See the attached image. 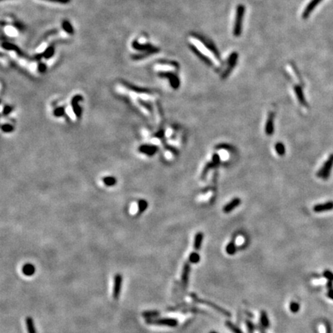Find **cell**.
Returning <instances> with one entry per match:
<instances>
[{
  "mask_svg": "<svg viewBox=\"0 0 333 333\" xmlns=\"http://www.w3.org/2000/svg\"><path fill=\"white\" fill-rule=\"evenodd\" d=\"M215 167H217V166L215 164V163H214L213 161L211 162H208V163L207 164L205 165V167H204L203 169V171H202V174H201V179L202 180H204V179L205 178L206 176L207 175V174H208V172L210 171L211 169L215 168Z\"/></svg>",
  "mask_w": 333,
  "mask_h": 333,
  "instance_id": "obj_18",
  "label": "cell"
},
{
  "mask_svg": "<svg viewBox=\"0 0 333 333\" xmlns=\"http://www.w3.org/2000/svg\"><path fill=\"white\" fill-rule=\"evenodd\" d=\"M265 133L268 136H272L274 132V113H269L265 123Z\"/></svg>",
  "mask_w": 333,
  "mask_h": 333,
  "instance_id": "obj_9",
  "label": "cell"
},
{
  "mask_svg": "<svg viewBox=\"0 0 333 333\" xmlns=\"http://www.w3.org/2000/svg\"><path fill=\"white\" fill-rule=\"evenodd\" d=\"M260 322L262 327L264 329H268L270 326V322H269L268 316L267 312L265 311H262L260 313Z\"/></svg>",
  "mask_w": 333,
  "mask_h": 333,
  "instance_id": "obj_16",
  "label": "cell"
},
{
  "mask_svg": "<svg viewBox=\"0 0 333 333\" xmlns=\"http://www.w3.org/2000/svg\"><path fill=\"white\" fill-rule=\"evenodd\" d=\"M333 167V153L329 157L325 163L324 164L322 168L318 171L317 176L319 177H322L324 180H327L330 175L331 170Z\"/></svg>",
  "mask_w": 333,
  "mask_h": 333,
  "instance_id": "obj_5",
  "label": "cell"
},
{
  "mask_svg": "<svg viewBox=\"0 0 333 333\" xmlns=\"http://www.w3.org/2000/svg\"><path fill=\"white\" fill-rule=\"evenodd\" d=\"M190 265L189 262L185 263L183 267V271L181 274V287L183 291H186L187 285H188L189 282V276H190Z\"/></svg>",
  "mask_w": 333,
  "mask_h": 333,
  "instance_id": "obj_8",
  "label": "cell"
},
{
  "mask_svg": "<svg viewBox=\"0 0 333 333\" xmlns=\"http://www.w3.org/2000/svg\"><path fill=\"white\" fill-rule=\"evenodd\" d=\"M333 210V201H328L323 204H318L313 207V211L316 213H322Z\"/></svg>",
  "mask_w": 333,
  "mask_h": 333,
  "instance_id": "obj_11",
  "label": "cell"
},
{
  "mask_svg": "<svg viewBox=\"0 0 333 333\" xmlns=\"http://www.w3.org/2000/svg\"><path fill=\"white\" fill-rule=\"evenodd\" d=\"M190 39V43H192V49L207 64L213 65L219 63V53L213 43H211L208 39H206L199 35H192Z\"/></svg>",
  "mask_w": 333,
  "mask_h": 333,
  "instance_id": "obj_1",
  "label": "cell"
},
{
  "mask_svg": "<svg viewBox=\"0 0 333 333\" xmlns=\"http://www.w3.org/2000/svg\"><path fill=\"white\" fill-rule=\"evenodd\" d=\"M289 308H290L291 312H293V313H296V312H298L299 311V309H300V306H299V303L293 302H292V303L290 304V306H289Z\"/></svg>",
  "mask_w": 333,
  "mask_h": 333,
  "instance_id": "obj_25",
  "label": "cell"
},
{
  "mask_svg": "<svg viewBox=\"0 0 333 333\" xmlns=\"http://www.w3.org/2000/svg\"><path fill=\"white\" fill-rule=\"evenodd\" d=\"M225 325H226V326H227V327L228 328V329H230V330L232 331L233 333H244L240 328L237 327V325H235V324L232 323V322H230V321H226Z\"/></svg>",
  "mask_w": 333,
  "mask_h": 333,
  "instance_id": "obj_22",
  "label": "cell"
},
{
  "mask_svg": "<svg viewBox=\"0 0 333 333\" xmlns=\"http://www.w3.org/2000/svg\"><path fill=\"white\" fill-rule=\"evenodd\" d=\"M45 1L52 2V3H61V4H66V3H70V0H45Z\"/></svg>",
  "mask_w": 333,
  "mask_h": 333,
  "instance_id": "obj_28",
  "label": "cell"
},
{
  "mask_svg": "<svg viewBox=\"0 0 333 333\" xmlns=\"http://www.w3.org/2000/svg\"><path fill=\"white\" fill-rule=\"evenodd\" d=\"M210 333H218V332H211Z\"/></svg>",
  "mask_w": 333,
  "mask_h": 333,
  "instance_id": "obj_29",
  "label": "cell"
},
{
  "mask_svg": "<svg viewBox=\"0 0 333 333\" xmlns=\"http://www.w3.org/2000/svg\"><path fill=\"white\" fill-rule=\"evenodd\" d=\"M244 14H245V7H244L243 5H238L237 7V9H236L235 23H234V36H239L241 35V33H242Z\"/></svg>",
  "mask_w": 333,
  "mask_h": 333,
  "instance_id": "obj_3",
  "label": "cell"
},
{
  "mask_svg": "<svg viewBox=\"0 0 333 333\" xmlns=\"http://www.w3.org/2000/svg\"><path fill=\"white\" fill-rule=\"evenodd\" d=\"M322 0H311L310 3L307 5V6L305 7V9H304L303 13H302V17L304 19H306L307 17H309V15L311 14V13L312 12L315 8L319 4V3H321Z\"/></svg>",
  "mask_w": 333,
  "mask_h": 333,
  "instance_id": "obj_12",
  "label": "cell"
},
{
  "mask_svg": "<svg viewBox=\"0 0 333 333\" xmlns=\"http://www.w3.org/2000/svg\"><path fill=\"white\" fill-rule=\"evenodd\" d=\"M63 28H64V29L66 30V32H68L69 33H73V28H72V26H70V24L69 23H65L64 24H63Z\"/></svg>",
  "mask_w": 333,
  "mask_h": 333,
  "instance_id": "obj_27",
  "label": "cell"
},
{
  "mask_svg": "<svg viewBox=\"0 0 333 333\" xmlns=\"http://www.w3.org/2000/svg\"><path fill=\"white\" fill-rule=\"evenodd\" d=\"M190 298H191V299H193L194 302H196V303L205 304V305L209 306V307L212 308V309H215V310L217 311V312H219V313L222 314L223 315L226 316V317H228V318L232 317V314H231L230 312H228L227 310H226V309H224V308L221 307V306H219V305H217V304H215L214 302H211V301L205 300V299H200V298H199L198 296H197V294H195V293H190Z\"/></svg>",
  "mask_w": 333,
  "mask_h": 333,
  "instance_id": "obj_2",
  "label": "cell"
},
{
  "mask_svg": "<svg viewBox=\"0 0 333 333\" xmlns=\"http://www.w3.org/2000/svg\"><path fill=\"white\" fill-rule=\"evenodd\" d=\"M122 282H123V276L121 274L117 273L115 274L114 279H113V298L115 300H118L120 298V292H121Z\"/></svg>",
  "mask_w": 333,
  "mask_h": 333,
  "instance_id": "obj_6",
  "label": "cell"
},
{
  "mask_svg": "<svg viewBox=\"0 0 333 333\" xmlns=\"http://www.w3.org/2000/svg\"><path fill=\"white\" fill-rule=\"evenodd\" d=\"M200 255H199L198 253H197V252H191V253L190 254V255H189V262H190V263H198V262H200Z\"/></svg>",
  "mask_w": 333,
  "mask_h": 333,
  "instance_id": "obj_23",
  "label": "cell"
},
{
  "mask_svg": "<svg viewBox=\"0 0 333 333\" xmlns=\"http://www.w3.org/2000/svg\"><path fill=\"white\" fill-rule=\"evenodd\" d=\"M237 59V54L236 53H232V54L229 56V58L227 59V65H226V68H225V71L222 73V75H221L222 78L225 79L226 77H227V76H228L229 74H230L232 70H233V67L235 66Z\"/></svg>",
  "mask_w": 333,
  "mask_h": 333,
  "instance_id": "obj_7",
  "label": "cell"
},
{
  "mask_svg": "<svg viewBox=\"0 0 333 333\" xmlns=\"http://www.w3.org/2000/svg\"><path fill=\"white\" fill-rule=\"evenodd\" d=\"M274 149H275V151L278 154L280 157H283L285 154V146L283 143L282 142H278L274 146Z\"/></svg>",
  "mask_w": 333,
  "mask_h": 333,
  "instance_id": "obj_20",
  "label": "cell"
},
{
  "mask_svg": "<svg viewBox=\"0 0 333 333\" xmlns=\"http://www.w3.org/2000/svg\"><path fill=\"white\" fill-rule=\"evenodd\" d=\"M141 315L144 317L146 319H153L155 317H158L160 315V312L157 310L153 311H144L141 313Z\"/></svg>",
  "mask_w": 333,
  "mask_h": 333,
  "instance_id": "obj_19",
  "label": "cell"
},
{
  "mask_svg": "<svg viewBox=\"0 0 333 333\" xmlns=\"http://www.w3.org/2000/svg\"><path fill=\"white\" fill-rule=\"evenodd\" d=\"M262 333H265V332H262Z\"/></svg>",
  "mask_w": 333,
  "mask_h": 333,
  "instance_id": "obj_30",
  "label": "cell"
},
{
  "mask_svg": "<svg viewBox=\"0 0 333 333\" xmlns=\"http://www.w3.org/2000/svg\"><path fill=\"white\" fill-rule=\"evenodd\" d=\"M22 272L25 276L30 277L36 273V268L31 263H26L22 267Z\"/></svg>",
  "mask_w": 333,
  "mask_h": 333,
  "instance_id": "obj_14",
  "label": "cell"
},
{
  "mask_svg": "<svg viewBox=\"0 0 333 333\" xmlns=\"http://www.w3.org/2000/svg\"><path fill=\"white\" fill-rule=\"evenodd\" d=\"M294 91L295 93L296 96H297L298 100H299V103L302 105V106H307V102H306L305 97H304V95L303 93V90H302V86H299V85H295L294 86Z\"/></svg>",
  "mask_w": 333,
  "mask_h": 333,
  "instance_id": "obj_13",
  "label": "cell"
},
{
  "mask_svg": "<svg viewBox=\"0 0 333 333\" xmlns=\"http://www.w3.org/2000/svg\"><path fill=\"white\" fill-rule=\"evenodd\" d=\"M245 324H246V326H247V332H248V333L255 332V325H254V323L252 322V321L249 320V319H246Z\"/></svg>",
  "mask_w": 333,
  "mask_h": 333,
  "instance_id": "obj_24",
  "label": "cell"
},
{
  "mask_svg": "<svg viewBox=\"0 0 333 333\" xmlns=\"http://www.w3.org/2000/svg\"><path fill=\"white\" fill-rule=\"evenodd\" d=\"M226 252H227V255H235L236 251H237V247H236L235 241H232L230 243H228L226 246Z\"/></svg>",
  "mask_w": 333,
  "mask_h": 333,
  "instance_id": "obj_21",
  "label": "cell"
},
{
  "mask_svg": "<svg viewBox=\"0 0 333 333\" xmlns=\"http://www.w3.org/2000/svg\"><path fill=\"white\" fill-rule=\"evenodd\" d=\"M146 324L150 325H163L168 327H176L178 325L177 319L173 318H160V319H148L145 321Z\"/></svg>",
  "mask_w": 333,
  "mask_h": 333,
  "instance_id": "obj_4",
  "label": "cell"
},
{
  "mask_svg": "<svg viewBox=\"0 0 333 333\" xmlns=\"http://www.w3.org/2000/svg\"><path fill=\"white\" fill-rule=\"evenodd\" d=\"M241 203H242V200H241L239 197H235V198L232 199L230 202H228V203L225 205V207H223L224 213H231V212L235 210L236 207H238V206L241 205Z\"/></svg>",
  "mask_w": 333,
  "mask_h": 333,
  "instance_id": "obj_10",
  "label": "cell"
},
{
  "mask_svg": "<svg viewBox=\"0 0 333 333\" xmlns=\"http://www.w3.org/2000/svg\"><path fill=\"white\" fill-rule=\"evenodd\" d=\"M26 329H27L28 333H36V328H35L34 325V321L33 319L30 316L26 318Z\"/></svg>",
  "mask_w": 333,
  "mask_h": 333,
  "instance_id": "obj_17",
  "label": "cell"
},
{
  "mask_svg": "<svg viewBox=\"0 0 333 333\" xmlns=\"http://www.w3.org/2000/svg\"><path fill=\"white\" fill-rule=\"evenodd\" d=\"M204 234L202 232H197L195 235V241H194V248L195 251H199L201 247L202 242H203Z\"/></svg>",
  "mask_w": 333,
  "mask_h": 333,
  "instance_id": "obj_15",
  "label": "cell"
},
{
  "mask_svg": "<svg viewBox=\"0 0 333 333\" xmlns=\"http://www.w3.org/2000/svg\"><path fill=\"white\" fill-rule=\"evenodd\" d=\"M212 161L215 163V164L216 165L217 167L219 166V164H220L221 163V158H220V156H219L217 153H215L213 154V156H212Z\"/></svg>",
  "mask_w": 333,
  "mask_h": 333,
  "instance_id": "obj_26",
  "label": "cell"
}]
</instances>
